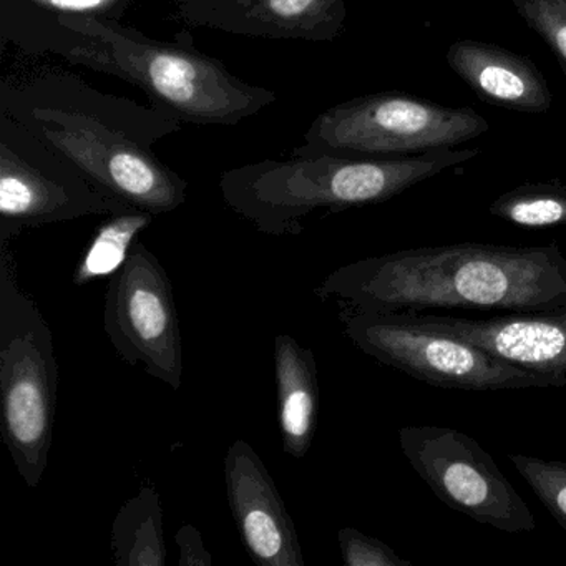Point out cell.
I'll use <instances>...</instances> for the list:
<instances>
[{
	"label": "cell",
	"mask_w": 566,
	"mask_h": 566,
	"mask_svg": "<svg viewBox=\"0 0 566 566\" xmlns=\"http://www.w3.org/2000/svg\"><path fill=\"white\" fill-rule=\"evenodd\" d=\"M314 293L373 313L555 310L566 306V258L556 243L413 248L340 266Z\"/></svg>",
	"instance_id": "6da1fadb"
},
{
	"label": "cell",
	"mask_w": 566,
	"mask_h": 566,
	"mask_svg": "<svg viewBox=\"0 0 566 566\" xmlns=\"http://www.w3.org/2000/svg\"><path fill=\"white\" fill-rule=\"evenodd\" d=\"M480 148H440L417 155L344 157L326 151H291L286 160H261L224 171V203L270 237H297L301 220L384 203L447 168L467 164Z\"/></svg>",
	"instance_id": "7a4b0ae2"
},
{
	"label": "cell",
	"mask_w": 566,
	"mask_h": 566,
	"mask_svg": "<svg viewBox=\"0 0 566 566\" xmlns=\"http://www.w3.org/2000/svg\"><path fill=\"white\" fill-rule=\"evenodd\" d=\"M57 22L78 38L62 51L69 62L137 85L180 124L237 125L277 101L198 52L191 39L185 44L187 32L185 41L164 42L98 15L61 14Z\"/></svg>",
	"instance_id": "3957f363"
},
{
	"label": "cell",
	"mask_w": 566,
	"mask_h": 566,
	"mask_svg": "<svg viewBox=\"0 0 566 566\" xmlns=\"http://www.w3.org/2000/svg\"><path fill=\"white\" fill-rule=\"evenodd\" d=\"M59 367L54 334L19 284L9 244L0 247V423L29 486L44 476L54 442Z\"/></svg>",
	"instance_id": "277c9868"
},
{
	"label": "cell",
	"mask_w": 566,
	"mask_h": 566,
	"mask_svg": "<svg viewBox=\"0 0 566 566\" xmlns=\"http://www.w3.org/2000/svg\"><path fill=\"white\" fill-rule=\"evenodd\" d=\"M21 125L95 188L128 207L157 217L187 201V180L161 164L147 137L130 125L82 108L55 107L31 108Z\"/></svg>",
	"instance_id": "5b68a950"
},
{
	"label": "cell",
	"mask_w": 566,
	"mask_h": 566,
	"mask_svg": "<svg viewBox=\"0 0 566 566\" xmlns=\"http://www.w3.org/2000/svg\"><path fill=\"white\" fill-rule=\"evenodd\" d=\"M344 334L364 354L442 389L492 390L566 387V377L532 373L462 337L430 329L409 313H373L343 304Z\"/></svg>",
	"instance_id": "8992f818"
},
{
	"label": "cell",
	"mask_w": 566,
	"mask_h": 566,
	"mask_svg": "<svg viewBox=\"0 0 566 566\" xmlns=\"http://www.w3.org/2000/svg\"><path fill=\"white\" fill-rule=\"evenodd\" d=\"M490 130L470 107H443L406 92H379L334 105L319 115L293 151L344 157L417 155L457 148Z\"/></svg>",
	"instance_id": "52a82bcc"
},
{
	"label": "cell",
	"mask_w": 566,
	"mask_h": 566,
	"mask_svg": "<svg viewBox=\"0 0 566 566\" xmlns=\"http://www.w3.org/2000/svg\"><path fill=\"white\" fill-rule=\"evenodd\" d=\"M399 443L417 475L450 509L505 533L536 528L525 500L472 437L450 427L407 426Z\"/></svg>",
	"instance_id": "ba28073f"
},
{
	"label": "cell",
	"mask_w": 566,
	"mask_h": 566,
	"mask_svg": "<svg viewBox=\"0 0 566 566\" xmlns=\"http://www.w3.org/2000/svg\"><path fill=\"white\" fill-rule=\"evenodd\" d=\"M128 205L108 197L52 154L19 122L2 117L0 137V247L28 228L91 214H114Z\"/></svg>",
	"instance_id": "9c48e42d"
},
{
	"label": "cell",
	"mask_w": 566,
	"mask_h": 566,
	"mask_svg": "<svg viewBox=\"0 0 566 566\" xmlns=\"http://www.w3.org/2000/svg\"><path fill=\"white\" fill-rule=\"evenodd\" d=\"M105 333L118 356L144 364L155 379L178 390L184 382V346L174 286L164 264L138 241L105 294Z\"/></svg>",
	"instance_id": "30bf717a"
},
{
	"label": "cell",
	"mask_w": 566,
	"mask_h": 566,
	"mask_svg": "<svg viewBox=\"0 0 566 566\" xmlns=\"http://www.w3.org/2000/svg\"><path fill=\"white\" fill-rule=\"evenodd\" d=\"M228 503L244 548L261 566H304L296 526L273 476L247 440H234L224 457Z\"/></svg>",
	"instance_id": "8fae6325"
},
{
	"label": "cell",
	"mask_w": 566,
	"mask_h": 566,
	"mask_svg": "<svg viewBox=\"0 0 566 566\" xmlns=\"http://www.w3.org/2000/svg\"><path fill=\"white\" fill-rule=\"evenodd\" d=\"M190 25L271 41L333 42L346 24V0H178Z\"/></svg>",
	"instance_id": "7c38bea8"
},
{
	"label": "cell",
	"mask_w": 566,
	"mask_h": 566,
	"mask_svg": "<svg viewBox=\"0 0 566 566\" xmlns=\"http://www.w3.org/2000/svg\"><path fill=\"white\" fill-rule=\"evenodd\" d=\"M412 316L430 329L462 337L522 369L566 377V306L493 314L485 319L433 313Z\"/></svg>",
	"instance_id": "4fadbf2b"
},
{
	"label": "cell",
	"mask_w": 566,
	"mask_h": 566,
	"mask_svg": "<svg viewBox=\"0 0 566 566\" xmlns=\"http://www.w3.org/2000/svg\"><path fill=\"white\" fill-rule=\"evenodd\" d=\"M453 74L482 102L520 114H546L553 95L535 62L490 42H453L446 54Z\"/></svg>",
	"instance_id": "5bb4252c"
},
{
	"label": "cell",
	"mask_w": 566,
	"mask_h": 566,
	"mask_svg": "<svg viewBox=\"0 0 566 566\" xmlns=\"http://www.w3.org/2000/svg\"><path fill=\"white\" fill-rule=\"evenodd\" d=\"M277 423L287 455L304 459L310 452L319 416V374L314 353L290 334L274 337Z\"/></svg>",
	"instance_id": "9a60e30c"
},
{
	"label": "cell",
	"mask_w": 566,
	"mask_h": 566,
	"mask_svg": "<svg viewBox=\"0 0 566 566\" xmlns=\"http://www.w3.org/2000/svg\"><path fill=\"white\" fill-rule=\"evenodd\" d=\"M112 548L117 566H165L164 510L158 490L144 485L128 500L112 525Z\"/></svg>",
	"instance_id": "2e32d148"
},
{
	"label": "cell",
	"mask_w": 566,
	"mask_h": 566,
	"mask_svg": "<svg viewBox=\"0 0 566 566\" xmlns=\"http://www.w3.org/2000/svg\"><path fill=\"white\" fill-rule=\"evenodd\" d=\"M154 218L150 211L138 208L108 214L75 268L72 276L75 286L84 287L92 281L114 276L124 266L140 234L154 223Z\"/></svg>",
	"instance_id": "e0dca14e"
},
{
	"label": "cell",
	"mask_w": 566,
	"mask_h": 566,
	"mask_svg": "<svg viewBox=\"0 0 566 566\" xmlns=\"http://www.w3.org/2000/svg\"><path fill=\"white\" fill-rule=\"evenodd\" d=\"M490 214L516 227L553 228L566 224V187L552 184H525L500 195L489 208Z\"/></svg>",
	"instance_id": "ac0fdd59"
},
{
	"label": "cell",
	"mask_w": 566,
	"mask_h": 566,
	"mask_svg": "<svg viewBox=\"0 0 566 566\" xmlns=\"http://www.w3.org/2000/svg\"><path fill=\"white\" fill-rule=\"evenodd\" d=\"M510 460L549 515L566 532V463L518 453L510 455Z\"/></svg>",
	"instance_id": "d6986e66"
},
{
	"label": "cell",
	"mask_w": 566,
	"mask_h": 566,
	"mask_svg": "<svg viewBox=\"0 0 566 566\" xmlns=\"http://www.w3.org/2000/svg\"><path fill=\"white\" fill-rule=\"evenodd\" d=\"M510 4L545 42L566 75V0H510Z\"/></svg>",
	"instance_id": "ffe728a7"
},
{
	"label": "cell",
	"mask_w": 566,
	"mask_h": 566,
	"mask_svg": "<svg viewBox=\"0 0 566 566\" xmlns=\"http://www.w3.org/2000/svg\"><path fill=\"white\" fill-rule=\"evenodd\" d=\"M340 556L346 566H410L409 559L400 558L389 545L366 535L353 526H344L337 533Z\"/></svg>",
	"instance_id": "44dd1931"
},
{
	"label": "cell",
	"mask_w": 566,
	"mask_h": 566,
	"mask_svg": "<svg viewBox=\"0 0 566 566\" xmlns=\"http://www.w3.org/2000/svg\"><path fill=\"white\" fill-rule=\"evenodd\" d=\"M178 548H180V566H211L213 565V556L205 548L201 533L193 525L187 523L178 530L175 536Z\"/></svg>",
	"instance_id": "7402d4cb"
},
{
	"label": "cell",
	"mask_w": 566,
	"mask_h": 566,
	"mask_svg": "<svg viewBox=\"0 0 566 566\" xmlns=\"http://www.w3.org/2000/svg\"><path fill=\"white\" fill-rule=\"evenodd\" d=\"M39 8L61 14L107 15L118 9L120 0H31Z\"/></svg>",
	"instance_id": "603a6c76"
}]
</instances>
